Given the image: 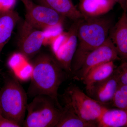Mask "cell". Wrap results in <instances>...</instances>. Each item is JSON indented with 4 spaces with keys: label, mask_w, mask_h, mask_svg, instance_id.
<instances>
[{
    "label": "cell",
    "mask_w": 127,
    "mask_h": 127,
    "mask_svg": "<svg viewBox=\"0 0 127 127\" xmlns=\"http://www.w3.org/2000/svg\"><path fill=\"white\" fill-rule=\"evenodd\" d=\"M116 72L118 75L121 84L127 86V61H124L120 66L116 68Z\"/></svg>",
    "instance_id": "20"
},
{
    "label": "cell",
    "mask_w": 127,
    "mask_h": 127,
    "mask_svg": "<svg viewBox=\"0 0 127 127\" xmlns=\"http://www.w3.org/2000/svg\"><path fill=\"white\" fill-rule=\"evenodd\" d=\"M17 75L19 78L26 80L31 78L32 71V67L29 64L23 65L20 68L15 71Z\"/></svg>",
    "instance_id": "19"
},
{
    "label": "cell",
    "mask_w": 127,
    "mask_h": 127,
    "mask_svg": "<svg viewBox=\"0 0 127 127\" xmlns=\"http://www.w3.org/2000/svg\"><path fill=\"white\" fill-rule=\"evenodd\" d=\"M16 0H0V6L4 12L13 10Z\"/></svg>",
    "instance_id": "22"
},
{
    "label": "cell",
    "mask_w": 127,
    "mask_h": 127,
    "mask_svg": "<svg viewBox=\"0 0 127 127\" xmlns=\"http://www.w3.org/2000/svg\"><path fill=\"white\" fill-rule=\"evenodd\" d=\"M115 46L108 36L106 40L87 56L81 67L75 73L76 79L82 80L91 68L107 62L120 60Z\"/></svg>",
    "instance_id": "9"
},
{
    "label": "cell",
    "mask_w": 127,
    "mask_h": 127,
    "mask_svg": "<svg viewBox=\"0 0 127 127\" xmlns=\"http://www.w3.org/2000/svg\"></svg>",
    "instance_id": "26"
},
{
    "label": "cell",
    "mask_w": 127,
    "mask_h": 127,
    "mask_svg": "<svg viewBox=\"0 0 127 127\" xmlns=\"http://www.w3.org/2000/svg\"><path fill=\"white\" fill-rule=\"evenodd\" d=\"M81 19L74 21L67 32H62L54 36L52 42L56 59L65 71L69 73H71L72 62L77 48V29Z\"/></svg>",
    "instance_id": "7"
},
{
    "label": "cell",
    "mask_w": 127,
    "mask_h": 127,
    "mask_svg": "<svg viewBox=\"0 0 127 127\" xmlns=\"http://www.w3.org/2000/svg\"><path fill=\"white\" fill-rule=\"evenodd\" d=\"M112 21L101 16L80 20L77 32V48L71 64V73L81 67L87 56L104 42L109 36Z\"/></svg>",
    "instance_id": "2"
},
{
    "label": "cell",
    "mask_w": 127,
    "mask_h": 127,
    "mask_svg": "<svg viewBox=\"0 0 127 127\" xmlns=\"http://www.w3.org/2000/svg\"><path fill=\"white\" fill-rule=\"evenodd\" d=\"M32 71L28 93L30 96L45 95L51 98L63 108L58 99V90L65 80L66 72L56 58L50 54L37 55L32 64Z\"/></svg>",
    "instance_id": "1"
},
{
    "label": "cell",
    "mask_w": 127,
    "mask_h": 127,
    "mask_svg": "<svg viewBox=\"0 0 127 127\" xmlns=\"http://www.w3.org/2000/svg\"><path fill=\"white\" fill-rule=\"evenodd\" d=\"M46 39L45 31L37 29L24 21L20 27L17 45L20 53L31 59L37 55Z\"/></svg>",
    "instance_id": "8"
},
{
    "label": "cell",
    "mask_w": 127,
    "mask_h": 127,
    "mask_svg": "<svg viewBox=\"0 0 127 127\" xmlns=\"http://www.w3.org/2000/svg\"><path fill=\"white\" fill-rule=\"evenodd\" d=\"M27 96L16 79L8 77L0 90V113L22 127L27 109Z\"/></svg>",
    "instance_id": "3"
},
{
    "label": "cell",
    "mask_w": 127,
    "mask_h": 127,
    "mask_svg": "<svg viewBox=\"0 0 127 127\" xmlns=\"http://www.w3.org/2000/svg\"><path fill=\"white\" fill-rule=\"evenodd\" d=\"M64 98L65 105L79 117L87 122L97 124L107 108L104 104L85 94L76 86L68 88Z\"/></svg>",
    "instance_id": "5"
},
{
    "label": "cell",
    "mask_w": 127,
    "mask_h": 127,
    "mask_svg": "<svg viewBox=\"0 0 127 127\" xmlns=\"http://www.w3.org/2000/svg\"><path fill=\"white\" fill-rule=\"evenodd\" d=\"M2 12H4V11H3V10H2V9L1 8V7L0 6V14L1 13H2Z\"/></svg>",
    "instance_id": "25"
},
{
    "label": "cell",
    "mask_w": 127,
    "mask_h": 127,
    "mask_svg": "<svg viewBox=\"0 0 127 127\" xmlns=\"http://www.w3.org/2000/svg\"><path fill=\"white\" fill-rule=\"evenodd\" d=\"M18 124L6 118L0 113V127H20Z\"/></svg>",
    "instance_id": "23"
},
{
    "label": "cell",
    "mask_w": 127,
    "mask_h": 127,
    "mask_svg": "<svg viewBox=\"0 0 127 127\" xmlns=\"http://www.w3.org/2000/svg\"><path fill=\"white\" fill-rule=\"evenodd\" d=\"M62 109L50 97L45 95L35 96L28 104L27 115L22 127H56L61 117Z\"/></svg>",
    "instance_id": "4"
},
{
    "label": "cell",
    "mask_w": 127,
    "mask_h": 127,
    "mask_svg": "<svg viewBox=\"0 0 127 127\" xmlns=\"http://www.w3.org/2000/svg\"><path fill=\"white\" fill-rule=\"evenodd\" d=\"M120 5L123 11H127V0H112Z\"/></svg>",
    "instance_id": "24"
},
{
    "label": "cell",
    "mask_w": 127,
    "mask_h": 127,
    "mask_svg": "<svg viewBox=\"0 0 127 127\" xmlns=\"http://www.w3.org/2000/svg\"><path fill=\"white\" fill-rule=\"evenodd\" d=\"M120 83L115 70L109 77L95 84L88 95L101 104L111 102Z\"/></svg>",
    "instance_id": "10"
},
{
    "label": "cell",
    "mask_w": 127,
    "mask_h": 127,
    "mask_svg": "<svg viewBox=\"0 0 127 127\" xmlns=\"http://www.w3.org/2000/svg\"><path fill=\"white\" fill-rule=\"evenodd\" d=\"M26 9L25 20L34 27L45 31H62L64 18L53 9L41 4H37L32 0H21Z\"/></svg>",
    "instance_id": "6"
},
{
    "label": "cell",
    "mask_w": 127,
    "mask_h": 127,
    "mask_svg": "<svg viewBox=\"0 0 127 127\" xmlns=\"http://www.w3.org/2000/svg\"><path fill=\"white\" fill-rule=\"evenodd\" d=\"M20 19L18 13L13 9L0 14V55Z\"/></svg>",
    "instance_id": "15"
},
{
    "label": "cell",
    "mask_w": 127,
    "mask_h": 127,
    "mask_svg": "<svg viewBox=\"0 0 127 127\" xmlns=\"http://www.w3.org/2000/svg\"></svg>",
    "instance_id": "27"
},
{
    "label": "cell",
    "mask_w": 127,
    "mask_h": 127,
    "mask_svg": "<svg viewBox=\"0 0 127 127\" xmlns=\"http://www.w3.org/2000/svg\"><path fill=\"white\" fill-rule=\"evenodd\" d=\"M111 102L116 108L127 109V86L120 83Z\"/></svg>",
    "instance_id": "18"
},
{
    "label": "cell",
    "mask_w": 127,
    "mask_h": 127,
    "mask_svg": "<svg viewBox=\"0 0 127 127\" xmlns=\"http://www.w3.org/2000/svg\"><path fill=\"white\" fill-rule=\"evenodd\" d=\"M116 68L114 62L111 61L99 64L90 69L82 80L88 95L95 84L110 77Z\"/></svg>",
    "instance_id": "12"
},
{
    "label": "cell",
    "mask_w": 127,
    "mask_h": 127,
    "mask_svg": "<svg viewBox=\"0 0 127 127\" xmlns=\"http://www.w3.org/2000/svg\"><path fill=\"white\" fill-rule=\"evenodd\" d=\"M24 57L22 55L16 54L13 55L9 59L8 64L9 67L12 70L16 71L20 68L21 65H23Z\"/></svg>",
    "instance_id": "21"
},
{
    "label": "cell",
    "mask_w": 127,
    "mask_h": 127,
    "mask_svg": "<svg viewBox=\"0 0 127 127\" xmlns=\"http://www.w3.org/2000/svg\"><path fill=\"white\" fill-rule=\"evenodd\" d=\"M56 127H95L97 125L96 123L87 122L82 119L65 105L62 109L61 117Z\"/></svg>",
    "instance_id": "17"
},
{
    "label": "cell",
    "mask_w": 127,
    "mask_h": 127,
    "mask_svg": "<svg viewBox=\"0 0 127 127\" xmlns=\"http://www.w3.org/2000/svg\"><path fill=\"white\" fill-rule=\"evenodd\" d=\"M116 4L112 0H80L78 9L84 18L98 17L109 12Z\"/></svg>",
    "instance_id": "13"
},
{
    "label": "cell",
    "mask_w": 127,
    "mask_h": 127,
    "mask_svg": "<svg viewBox=\"0 0 127 127\" xmlns=\"http://www.w3.org/2000/svg\"><path fill=\"white\" fill-rule=\"evenodd\" d=\"M97 125L99 127H127V109L107 108Z\"/></svg>",
    "instance_id": "16"
},
{
    "label": "cell",
    "mask_w": 127,
    "mask_h": 127,
    "mask_svg": "<svg viewBox=\"0 0 127 127\" xmlns=\"http://www.w3.org/2000/svg\"><path fill=\"white\" fill-rule=\"evenodd\" d=\"M40 4L53 9L65 17L75 21L84 18L72 0H37Z\"/></svg>",
    "instance_id": "14"
},
{
    "label": "cell",
    "mask_w": 127,
    "mask_h": 127,
    "mask_svg": "<svg viewBox=\"0 0 127 127\" xmlns=\"http://www.w3.org/2000/svg\"></svg>",
    "instance_id": "28"
},
{
    "label": "cell",
    "mask_w": 127,
    "mask_h": 127,
    "mask_svg": "<svg viewBox=\"0 0 127 127\" xmlns=\"http://www.w3.org/2000/svg\"><path fill=\"white\" fill-rule=\"evenodd\" d=\"M109 37L115 46L120 59L127 60V12L122 15L111 27Z\"/></svg>",
    "instance_id": "11"
}]
</instances>
